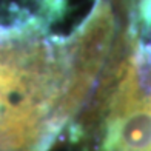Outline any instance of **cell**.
<instances>
[{
    "instance_id": "cell-1",
    "label": "cell",
    "mask_w": 151,
    "mask_h": 151,
    "mask_svg": "<svg viewBox=\"0 0 151 151\" xmlns=\"http://www.w3.org/2000/svg\"><path fill=\"white\" fill-rule=\"evenodd\" d=\"M120 142L128 151L151 150V109H139L129 114L120 127Z\"/></svg>"
}]
</instances>
